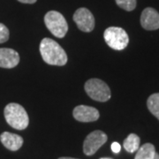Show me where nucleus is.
Here are the masks:
<instances>
[{
	"label": "nucleus",
	"mask_w": 159,
	"mask_h": 159,
	"mask_svg": "<svg viewBox=\"0 0 159 159\" xmlns=\"http://www.w3.org/2000/svg\"><path fill=\"white\" fill-rule=\"evenodd\" d=\"M142 27L146 30H157L159 29V13L154 8H145L141 15Z\"/></svg>",
	"instance_id": "obj_9"
},
{
	"label": "nucleus",
	"mask_w": 159,
	"mask_h": 159,
	"mask_svg": "<svg viewBox=\"0 0 159 159\" xmlns=\"http://www.w3.org/2000/svg\"><path fill=\"white\" fill-rule=\"evenodd\" d=\"M47 29L57 38H63L68 30V25L65 17L57 11H48L44 16Z\"/></svg>",
	"instance_id": "obj_3"
},
{
	"label": "nucleus",
	"mask_w": 159,
	"mask_h": 159,
	"mask_svg": "<svg viewBox=\"0 0 159 159\" xmlns=\"http://www.w3.org/2000/svg\"><path fill=\"white\" fill-rule=\"evenodd\" d=\"M103 38L108 46L116 51L124 50L129 43L128 34L124 29L118 27H110L105 29Z\"/></svg>",
	"instance_id": "obj_4"
},
{
	"label": "nucleus",
	"mask_w": 159,
	"mask_h": 159,
	"mask_svg": "<svg viewBox=\"0 0 159 159\" xmlns=\"http://www.w3.org/2000/svg\"><path fill=\"white\" fill-rule=\"evenodd\" d=\"M86 93L97 102H107L111 98V90L108 85L99 79H90L85 83Z\"/></svg>",
	"instance_id": "obj_5"
},
{
	"label": "nucleus",
	"mask_w": 159,
	"mask_h": 159,
	"mask_svg": "<svg viewBox=\"0 0 159 159\" xmlns=\"http://www.w3.org/2000/svg\"><path fill=\"white\" fill-rule=\"evenodd\" d=\"M40 53L44 62L51 66H62L67 63V55L56 41L43 38L40 43Z\"/></svg>",
	"instance_id": "obj_1"
},
{
	"label": "nucleus",
	"mask_w": 159,
	"mask_h": 159,
	"mask_svg": "<svg viewBox=\"0 0 159 159\" xmlns=\"http://www.w3.org/2000/svg\"><path fill=\"white\" fill-rule=\"evenodd\" d=\"M0 141L7 149L11 151H16L22 147L23 138L16 134H11L9 132H4L0 135Z\"/></svg>",
	"instance_id": "obj_11"
},
{
	"label": "nucleus",
	"mask_w": 159,
	"mask_h": 159,
	"mask_svg": "<svg viewBox=\"0 0 159 159\" xmlns=\"http://www.w3.org/2000/svg\"><path fill=\"white\" fill-rule=\"evenodd\" d=\"M6 122L12 128L17 130H24L29 123V115L22 106L16 102L7 104L4 111Z\"/></svg>",
	"instance_id": "obj_2"
},
{
	"label": "nucleus",
	"mask_w": 159,
	"mask_h": 159,
	"mask_svg": "<svg viewBox=\"0 0 159 159\" xmlns=\"http://www.w3.org/2000/svg\"><path fill=\"white\" fill-rule=\"evenodd\" d=\"M153 159H159V154L156 153V155H155V157H154Z\"/></svg>",
	"instance_id": "obj_19"
},
{
	"label": "nucleus",
	"mask_w": 159,
	"mask_h": 159,
	"mask_svg": "<svg viewBox=\"0 0 159 159\" xmlns=\"http://www.w3.org/2000/svg\"><path fill=\"white\" fill-rule=\"evenodd\" d=\"M140 137L135 134H130L123 142V147L127 152L134 153L140 148Z\"/></svg>",
	"instance_id": "obj_13"
},
{
	"label": "nucleus",
	"mask_w": 159,
	"mask_h": 159,
	"mask_svg": "<svg viewBox=\"0 0 159 159\" xmlns=\"http://www.w3.org/2000/svg\"><path fill=\"white\" fill-rule=\"evenodd\" d=\"M111 150H112V152L114 153L118 154L120 152V150H121V146H120V144H119V142H113L112 144H111Z\"/></svg>",
	"instance_id": "obj_17"
},
{
	"label": "nucleus",
	"mask_w": 159,
	"mask_h": 159,
	"mask_svg": "<svg viewBox=\"0 0 159 159\" xmlns=\"http://www.w3.org/2000/svg\"><path fill=\"white\" fill-rule=\"evenodd\" d=\"M74 20L78 29L83 32L89 33L95 28V18L87 8H79L74 12Z\"/></svg>",
	"instance_id": "obj_7"
},
{
	"label": "nucleus",
	"mask_w": 159,
	"mask_h": 159,
	"mask_svg": "<svg viewBox=\"0 0 159 159\" xmlns=\"http://www.w3.org/2000/svg\"><path fill=\"white\" fill-rule=\"evenodd\" d=\"M74 117L80 122H94L99 119L100 114L97 109L88 105H79L74 110Z\"/></svg>",
	"instance_id": "obj_8"
},
{
	"label": "nucleus",
	"mask_w": 159,
	"mask_h": 159,
	"mask_svg": "<svg viewBox=\"0 0 159 159\" xmlns=\"http://www.w3.org/2000/svg\"><path fill=\"white\" fill-rule=\"evenodd\" d=\"M58 159H77V158H73V157H59Z\"/></svg>",
	"instance_id": "obj_20"
},
{
	"label": "nucleus",
	"mask_w": 159,
	"mask_h": 159,
	"mask_svg": "<svg viewBox=\"0 0 159 159\" xmlns=\"http://www.w3.org/2000/svg\"><path fill=\"white\" fill-rule=\"evenodd\" d=\"M148 111L159 120V93L149 96L147 101Z\"/></svg>",
	"instance_id": "obj_14"
},
{
	"label": "nucleus",
	"mask_w": 159,
	"mask_h": 159,
	"mask_svg": "<svg viewBox=\"0 0 159 159\" xmlns=\"http://www.w3.org/2000/svg\"><path fill=\"white\" fill-rule=\"evenodd\" d=\"M18 1L23 4H34L37 0H18Z\"/></svg>",
	"instance_id": "obj_18"
},
{
	"label": "nucleus",
	"mask_w": 159,
	"mask_h": 159,
	"mask_svg": "<svg viewBox=\"0 0 159 159\" xmlns=\"http://www.w3.org/2000/svg\"><path fill=\"white\" fill-rule=\"evenodd\" d=\"M9 29H7L6 25L0 23V43H6L9 39Z\"/></svg>",
	"instance_id": "obj_16"
},
{
	"label": "nucleus",
	"mask_w": 159,
	"mask_h": 159,
	"mask_svg": "<svg viewBox=\"0 0 159 159\" xmlns=\"http://www.w3.org/2000/svg\"><path fill=\"white\" fill-rule=\"evenodd\" d=\"M108 137L102 131L96 130L86 137L83 143V152L87 156H92L107 142Z\"/></svg>",
	"instance_id": "obj_6"
},
{
	"label": "nucleus",
	"mask_w": 159,
	"mask_h": 159,
	"mask_svg": "<svg viewBox=\"0 0 159 159\" xmlns=\"http://www.w3.org/2000/svg\"><path fill=\"white\" fill-rule=\"evenodd\" d=\"M156 153V148L153 144L145 143L137 149L134 159H153Z\"/></svg>",
	"instance_id": "obj_12"
},
{
	"label": "nucleus",
	"mask_w": 159,
	"mask_h": 159,
	"mask_svg": "<svg viewBox=\"0 0 159 159\" xmlns=\"http://www.w3.org/2000/svg\"><path fill=\"white\" fill-rule=\"evenodd\" d=\"M115 1L120 8L127 11H133L136 7V0H115Z\"/></svg>",
	"instance_id": "obj_15"
},
{
	"label": "nucleus",
	"mask_w": 159,
	"mask_h": 159,
	"mask_svg": "<svg viewBox=\"0 0 159 159\" xmlns=\"http://www.w3.org/2000/svg\"><path fill=\"white\" fill-rule=\"evenodd\" d=\"M100 159H112V158H110V157H102V158H100Z\"/></svg>",
	"instance_id": "obj_21"
},
{
	"label": "nucleus",
	"mask_w": 159,
	"mask_h": 159,
	"mask_svg": "<svg viewBox=\"0 0 159 159\" xmlns=\"http://www.w3.org/2000/svg\"><path fill=\"white\" fill-rule=\"evenodd\" d=\"M20 62V56L17 51L9 48H0V67L13 68Z\"/></svg>",
	"instance_id": "obj_10"
}]
</instances>
